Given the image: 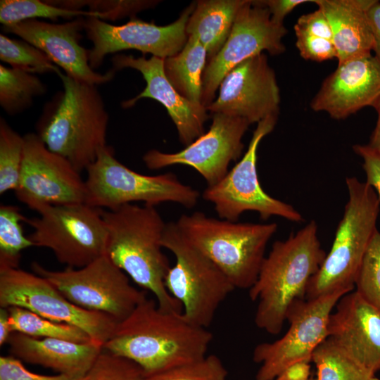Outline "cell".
<instances>
[{
  "label": "cell",
  "mask_w": 380,
  "mask_h": 380,
  "mask_svg": "<svg viewBox=\"0 0 380 380\" xmlns=\"http://www.w3.org/2000/svg\"><path fill=\"white\" fill-rule=\"evenodd\" d=\"M79 17L97 18V14L87 11L62 8L51 5L46 1L1 0L0 1V23L3 26L29 19L46 18L56 20L63 18L70 20Z\"/></svg>",
  "instance_id": "obj_31"
},
{
  "label": "cell",
  "mask_w": 380,
  "mask_h": 380,
  "mask_svg": "<svg viewBox=\"0 0 380 380\" xmlns=\"http://www.w3.org/2000/svg\"><path fill=\"white\" fill-rule=\"evenodd\" d=\"M219 89L217 98L206 107L212 114L241 118L250 125L279 115L280 91L274 70L264 53L232 69Z\"/></svg>",
  "instance_id": "obj_18"
},
{
  "label": "cell",
  "mask_w": 380,
  "mask_h": 380,
  "mask_svg": "<svg viewBox=\"0 0 380 380\" xmlns=\"http://www.w3.org/2000/svg\"><path fill=\"white\" fill-rule=\"evenodd\" d=\"M63 84L38 120L36 134L46 147L81 173L106 146L109 115L96 86L75 80L61 70Z\"/></svg>",
  "instance_id": "obj_4"
},
{
  "label": "cell",
  "mask_w": 380,
  "mask_h": 380,
  "mask_svg": "<svg viewBox=\"0 0 380 380\" xmlns=\"http://www.w3.org/2000/svg\"><path fill=\"white\" fill-rule=\"evenodd\" d=\"M348 201L330 251L308 286L314 299L340 290L353 291L366 252L378 231L380 200L367 182L347 177Z\"/></svg>",
  "instance_id": "obj_5"
},
{
  "label": "cell",
  "mask_w": 380,
  "mask_h": 380,
  "mask_svg": "<svg viewBox=\"0 0 380 380\" xmlns=\"http://www.w3.org/2000/svg\"><path fill=\"white\" fill-rule=\"evenodd\" d=\"M46 89L35 74L0 65V106L7 114L15 115L27 110Z\"/></svg>",
  "instance_id": "obj_27"
},
{
  "label": "cell",
  "mask_w": 380,
  "mask_h": 380,
  "mask_svg": "<svg viewBox=\"0 0 380 380\" xmlns=\"http://www.w3.org/2000/svg\"><path fill=\"white\" fill-rule=\"evenodd\" d=\"M310 374L309 362H299L286 367L275 380H308Z\"/></svg>",
  "instance_id": "obj_44"
},
{
  "label": "cell",
  "mask_w": 380,
  "mask_h": 380,
  "mask_svg": "<svg viewBox=\"0 0 380 380\" xmlns=\"http://www.w3.org/2000/svg\"><path fill=\"white\" fill-rule=\"evenodd\" d=\"M162 246L175 258L165 278L169 293L182 306L190 323L206 328L227 297L236 289L226 274L183 234L176 222L166 223Z\"/></svg>",
  "instance_id": "obj_7"
},
{
  "label": "cell",
  "mask_w": 380,
  "mask_h": 380,
  "mask_svg": "<svg viewBox=\"0 0 380 380\" xmlns=\"http://www.w3.org/2000/svg\"><path fill=\"white\" fill-rule=\"evenodd\" d=\"M207 58V51L200 41L189 36L179 53L164 59L165 74L171 84L182 96L197 105H202V79Z\"/></svg>",
  "instance_id": "obj_26"
},
{
  "label": "cell",
  "mask_w": 380,
  "mask_h": 380,
  "mask_svg": "<svg viewBox=\"0 0 380 380\" xmlns=\"http://www.w3.org/2000/svg\"><path fill=\"white\" fill-rule=\"evenodd\" d=\"M85 18L79 17L63 23H51L29 19L2 26L4 32L20 37L42 51L68 76L89 84L111 81L115 71L99 73L89 65L88 50L80 44Z\"/></svg>",
  "instance_id": "obj_19"
},
{
  "label": "cell",
  "mask_w": 380,
  "mask_h": 380,
  "mask_svg": "<svg viewBox=\"0 0 380 380\" xmlns=\"http://www.w3.org/2000/svg\"><path fill=\"white\" fill-rule=\"evenodd\" d=\"M111 63L115 71L127 68L137 70L146 82L145 89L137 96L122 103L123 108L132 107L144 98L160 102L174 122L180 141L186 146L204 133V123L208 117L206 108L191 103L175 89L165 74L163 58L115 54Z\"/></svg>",
  "instance_id": "obj_21"
},
{
  "label": "cell",
  "mask_w": 380,
  "mask_h": 380,
  "mask_svg": "<svg viewBox=\"0 0 380 380\" xmlns=\"http://www.w3.org/2000/svg\"><path fill=\"white\" fill-rule=\"evenodd\" d=\"M0 306L23 308L50 320L74 325L103 346L119 323L108 315L73 304L44 277L20 268L0 270Z\"/></svg>",
  "instance_id": "obj_12"
},
{
  "label": "cell",
  "mask_w": 380,
  "mask_h": 380,
  "mask_svg": "<svg viewBox=\"0 0 380 380\" xmlns=\"http://www.w3.org/2000/svg\"><path fill=\"white\" fill-rule=\"evenodd\" d=\"M0 60L11 68L32 74L57 72L60 70L40 49L21 39L0 34Z\"/></svg>",
  "instance_id": "obj_33"
},
{
  "label": "cell",
  "mask_w": 380,
  "mask_h": 380,
  "mask_svg": "<svg viewBox=\"0 0 380 380\" xmlns=\"http://www.w3.org/2000/svg\"><path fill=\"white\" fill-rule=\"evenodd\" d=\"M246 0H205L196 2L186 32L196 37L205 47L210 60L222 49L231 32L235 18Z\"/></svg>",
  "instance_id": "obj_25"
},
{
  "label": "cell",
  "mask_w": 380,
  "mask_h": 380,
  "mask_svg": "<svg viewBox=\"0 0 380 380\" xmlns=\"http://www.w3.org/2000/svg\"><path fill=\"white\" fill-rule=\"evenodd\" d=\"M26 217L18 207L1 204L0 206V270L18 268L23 250L34 246L24 235L22 222Z\"/></svg>",
  "instance_id": "obj_30"
},
{
  "label": "cell",
  "mask_w": 380,
  "mask_h": 380,
  "mask_svg": "<svg viewBox=\"0 0 380 380\" xmlns=\"http://www.w3.org/2000/svg\"><path fill=\"white\" fill-rule=\"evenodd\" d=\"M380 97V61L372 54L338 63L310 102L315 112L343 120Z\"/></svg>",
  "instance_id": "obj_20"
},
{
  "label": "cell",
  "mask_w": 380,
  "mask_h": 380,
  "mask_svg": "<svg viewBox=\"0 0 380 380\" xmlns=\"http://www.w3.org/2000/svg\"><path fill=\"white\" fill-rule=\"evenodd\" d=\"M357 291L380 313V232L374 234L355 283Z\"/></svg>",
  "instance_id": "obj_37"
},
{
  "label": "cell",
  "mask_w": 380,
  "mask_h": 380,
  "mask_svg": "<svg viewBox=\"0 0 380 380\" xmlns=\"http://www.w3.org/2000/svg\"><path fill=\"white\" fill-rule=\"evenodd\" d=\"M7 343L11 355L18 359L52 369L75 380L89 371L103 348L94 341L77 343L38 338L19 332H13Z\"/></svg>",
  "instance_id": "obj_23"
},
{
  "label": "cell",
  "mask_w": 380,
  "mask_h": 380,
  "mask_svg": "<svg viewBox=\"0 0 380 380\" xmlns=\"http://www.w3.org/2000/svg\"><path fill=\"white\" fill-rule=\"evenodd\" d=\"M213 338L182 313L164 311L146 297L118 323L103 349L134 361L148 376L203 358Z\"/></svg>",
  "instance_id": "obj_1"
},
{
  "label": "cell",
  "mask_w": 380,
  "mask_h": 380,
  "mask_svg": "<svg viewBox=\"0 0 380 380\" xmlns=\"http://www.w3.org/2000/svg\"><path fill=\"white\" fill-rule=\"evenodd\" d=\"M331 312L328 337L365 369L380 370V313L357 291L342 296Z\"/></svg>",
  "instance_id": "obj_22"
},
{
  "label": "cell",
  "mask_w": 380,
  "mask_h": 380,
  "mask_svg": "<svg viewBox=\"0 0 380 380\" xmlns=\"http://www.w3.org/2000/svg\"><path fill=\"white\" fill-rule=\"evenodd\" d=\"M294 31L324 38L333 42L332 31L329 22L323 11L319 7L312 12L300 15L294 25Z\"/></svg>",
  "instance_id": "obj_40"
},
{
  "label": "cell",
  "mask_w": 380,
  "mask_h": 380,
  "mask_svg": "<svg viewBox=\"0 0 380 380\" xmlns=\"http://www.w3.org/2000/svg\"><path fill=\"white\" fill-rule=\"evenodd\" d=\"M86 171L85 203L97 208L113 209L134 202L152 206L173 202L192 208L200 196L172 172L146 175L129 169L108 145L100 149Z\"/></svg>",
  "instance_id": "obj_8"
},
{
  "label": "cell",
  "mask_w": 380,
  "mask_h": 380,
  "mask_svg": "<svg viewBox=\"0 0 380 380\" xmlns=\"http://www.w3.org/2000/svg\"><path fill=\"white\" fill-rule=\"evenodd\" d=\"M374 0H314L331 27L338 63L372 54L374 38L367 10Z\"/></svg>",
  "instance_id": "obj_24"
},
{
  "label": "cell",
  "mask_w": 380,
  "mask_h": 380,
  "mask_svg": "<svg viewBox=\"0 0 380 380\" xmlns=\"http://www.w3.org/2000/svg\"><path fill=\"white\" fill-rule=\"evenodd\" d=\"M186 238L211 260L235 289H250L265 258L267 245L277 230L275 222H238L196 211L176 222Z\"/></svg>",
  "instance_id": "obj_6"
},
{
  "label": "cell",
  "mask_w": 380,
  "mask_h": 380,
  "mask_svg": "<svg viewBox=\"0 0 380 380\" xmlns=\"http://www.w3.org/2000/svg\"><path fill=\"white\" fill-rule=\"evenodd\" d=\"M7 308L13 332L38 338H60L77 343L93 341L84 331L74 325L50 320L23 308Z\"/></svg>",
  "instance_id": "obj_28"
},
{
  "label": "cell",
  "mask_w": 380,
  "mask_h": 380,
  "mask_svg": "<svg viewBox=\"0 0 380 380\" xmlns=\"http://www.w3.org/2000/svg\"><path fill=\"white\" fill-rule=\"evenodd\" d=\"M374 108L377 113V119L367 144L370 147L380 151V97Z\"/></svg>",
  "instance_id": "obj_46"
},
{
  "label": "cell",
  "mask_w": 380,
  "mask_h": 380,
  "mask_svg": "<svg viewBox=\"0 0 380 380\" xmlns=\"http://www.w3.org/2000/svg\"><path fill=\"white\" fill-rule=\"evenodd\" d=\"M249 125L243 118L214 113L208 131L184 149L172 153L151 149L144 155L143 161L150 170L187 165L203 177L208 186L215 185L228 172L230 163L241 156L242 138Z\"/></svg>",
  "instance_id": "obj_17"
},
{
  "label": "cell",
  "mask_w": 380,
  "mask_h": 380,
  "mask_svg": "<svg viewBox=\"0 0 380 380\" xmlns=\"http://www.w3.org/2000/svg\"><path fill=\"white\" fill-rule=\"evenodd\" d=\"M258 2L268 9L274 23L284 25L285 17L295 8L305 3H314V0H262Z\"/></svg>",
  "instance_id": "obj_42"
},
{
  "label": "cell",
  "mask_w": 380,
  "mask_h": 380,
  "mask_svg": "<svg viewBox=\"0 0 380 380\" xmlns=\"http://www.w3.org/2000/svg\"><path fill=\"white\" fill-rule=\"evenodd\" d=\"M371 380H380V379L374 376Z\"/></svg>",
  "instance_id": "obj_47"
},
{
  "label": "cell",
  "mask_w": 380,
  "mask_h": 380,
  "mask_svg": "<svg viewBox=\"0 0 380 380\" xmlns=\"http://www.w3.org/2000/svg\"><path fill=\"white\" fill-rule=\"evenodd\" d=\"M7 308H0V346L7 343L13 333Z\"/></svg>",
  "instance_id": "obj_45"
},
{
  "label": "cell",
  "mask_w": 380,
  "mask_h": 380,
  "mask_svg": "<svg viewBox=\"0 0 380 380\" xmlns=\"http://www.w3.org/2000/svg\"><path fill=\"white\" fill-rule=\"evenodd\" d=\"M284 25L274 23L268 9L258 1L246 0L239 11L231 32L219 52L207 63L202 79L201 103L214 100L225 75L241 62L267 51L279 55L286 51Z\"/></svg>",
  "instance_id": "obj_14"
},
{
  "label": "cell",
  "mask_w": 380,
  "mask_h": 380,
  "mask_svg": "<svg viewBox=\"0 0 380 380\" xmlns=\"http://www.w3.org/2000/svg\"><path fill=\"white\" fill-rule=\"evenodd\" d=\"M228 372L221 360L209 355L146 377L145 380H227Z\"/></svg>",
  "instance_id": "obj_36"
},
{
  "label": "cell",
  "mask_w": 380,
  "mask_h": 380,
  "mask_svg": "<svg viewBox=\"0 0 380 380\" xmlns=\"http://www.w3.org/2000/svg\"><path fill=\"white\" fill-rule=\"evenodd\" d=\"M312 361L317 370V380H371L375 376L357 363L329 338L315 350Z\"/></svg>",
  "instance_id": "obj_29"
},
{
  "label": "cell",
  "mask_w": 380,
  "mask_h": 380,
  "mask_svg": "<svg viewBox=\"0 0 380 380\" xmlns=\"http://www.w3.org/2000/svg\"><path fill=\"white\" fill-rule=\"evenodd\" d=\"M308 380H317V379H315V378L311 377V378H310Z\"/></svg>",
  "instance_id": "obj_48"
},
{
  "label": "cell",
  "mask_w": 380,
  "mask_h": 380,
  "mask_svg": "<svg viewBox=\"0 0 380 380\" xmlns=\"http://www.w3.org/2000/svg\"><path fill=\"white\" fill-rule=\"evenodd\" d=\"M26 219L34 246L50 249L61 264L80 268L106 254L108 232L102 209L87 203L46 207Z\"/></svg>",
  "instance_id": "obj_9"
},
{
  "label": "cell",
  "mask_w": 380,
  "mask_h": 380,
  "mask_svg": "<svg viewBox=\"0 0 380 380\" xmlns=\"http://www.w3.org/2000/svg\"><path fill=\"white\" fill-rule=\"evenodd\" d=\"M32 269L73 304L108 315L118 322L146 298V292L134 287L128 276L106 254L80 268L53 271L33 262Z\"/></svg>",
  "instance_id": "obj_10"
},
{
  "label": "cell",
  "mask_w": 380,
  "mask_h": 380,
  "mask_svg": "<svg viewBox=\"0 0 380 380\" xmlns=\"http://www.w3.org/2000/svg\"><path fill=\"white\" fill-rule=\"evenodd\" d=\"M195 6L196 3H191L178 19L163 26L135 18L120 25L96 18H85L84 31L92 43L88 50L90 66L94 70L108 54L129 49L163 59L177 54L188 39L186 26Z\"/></svg>",
  "instance_id": "obj_16"
},
{
  "label": "cell",
  "mask_w": 380,
  "mask_h": 380,
  "mask_svg": "<svg viewBox=\"0 0 380 380\" xmlns=\"http://www.w3.org/2000/svg\"><path fill=\"white\" fill-rule=\"evenodd\" d=\"M0 380H75L68 376L43 375L26 369L21 360L13 355L0 357Z\"/></svg>",
  "instance_id": "obj_39"
},
{
  "label": "cell",
  "mask_w": 380,
  "mask_h": 380,
  "mask_svg": "<svg viewBox=\"0 0 380 380\" xmlns=\"http://www.w3.org/2000/svg\"><path fill=\"white\" fill-rule=\"evenodd\" d=\"M24 137L17 198L37 211L51 205L84 203L85 180L63 157L50 151L34 132Z\"/></svg>",
  "instance_id": "obj_15"
},
{
  "label": "cell",
  "mask_w": 380,
  "mask_h": 380,
  "mask_svg": "<svg viewBox=\"0 0 380 380\" xmlns=\"http://www.w3.org/2000/svg\"><path fill=\"white\" fill-rule=\"evenodd\" d=\"M108 232L106 255L134 282L151 292L159 308L182 313L165 286L171 267L162 249L166 222L155 206L125 204L103 210Z\"/></svg>",
  "instance_id": "obj_3"
},
{
  "label": "cell",
  "mask_w": 380,
  "mask_h": 380,
  "mask_svg": "<svg viewBox=\"0 0 380 380\" xmlns=\"http://www.w3.org/2000/svg\"><path fill=\"white\" fill-rule=\"evenodd\" d=\"M326 255L315 220L273 243L249 289L251 300L258 302L254 320L258 328L273 335L280 333L289 308L305 299L309 282Z\"/></svg>",
  "instance_id": "obj_2"
},
{
  "label": "cell",
  "mask_w": 380,
  "mask_h": 380,
  "mask_svg": "<svg viewBox=\"0 0 380 380\" xmlns=\"http://www.w3.org/2000/svg\"><path fill=\"white\" fill-rule=\"evenodd\" d=\"M353 150L362 158L365 182L374 189L380 200V151L368 144H355Z\"/></svg>",
  "instance_id": "obj_41"
},
{
  "label": "cell",
  "mask_w": 380,
  "mask_h": 380,
  "mask_svg": "<svg viewBox=\"0 0 380 380\" xmlns=\"http://www.w3.org/2000/svg\"><path fill=\"white\" fill-rule=\"evenodd\" d=\"M277 119L278 115H270L257 123L241 159L219 182L203 191V198L213 204L220 219L236 222L243 213L253 211L263 220L272 216L293 222L304 220L293 205L266 193L259 181L258 148L262 139L273 131Z\"/></svg>",
  "instance_id": "obj_11"
},
{
  "label": "cell",
  "mask_w": 380,
  "mask_h": 380,
  "mask_svg": "<svg viewBox=\"0 0 380 380\" xmlns=\"http://www.w3.org/2000/svg\"><path fill=\"white\" fill-rule=\"evenodd\" d=\"M350 291L340 290L314 299L298 300L289 308V327L279 339L256 346L253 360L260 364L255 380H275L289 366L312 361L317 346L328 337V324L333 308Z\"/></svg>",
  "instance_id": "obj_13"
},
{
  "label": "cell",
  "mask_w": 380,
  "mask_h": 380,
  "mask_svg": "<svg viewBox=\"0 0 380 380\" xmlns=\"http://www.w3.org/2000/svg\"><path fill=\"white\" fill-rule=\"evenodd\" d=\"M47 3L62 8L72 11H84L96 13L97 18L117 20L127 16L134 18L135 14L153 8L158 1L144 0H46Z\"/></svg>",
  "instance_id": "obj_34"
},
{
  "label": "cell",
  "mask_w": 380,
  "mask_h": 380,
  "mask_svg": "<svg viewBox=\"0 0 380 380\" xmlns=\"http://www.w3.org/2000/svg\"><path fill=\"white\" fill-rule=\"evenodd\" d=\"M367 13L374 38V56L380 61V2L374 0Z\"/></svg>",
  "instance_id": "obj_43"
},
{
  "label": "cell",
  "mask_w": 380,
  "mask_h": 380,
  "mask_svg": "<svg viewBox=\"0 0 380 380\" xmlns=\"http://www.w3.org/2000/svg\"><path fill=\"white\" fill-rule=\"evenodd\" d=\"M296 46L305 60L322 62L336 58V51L332 41L295 32Z\"/></svg>",
  "instance_id": "obj_38"
},
{
  "label": "cell",
  "mask_w": 380,
  "mask_h": 380,
  "mask_svg": "<svg viewBox=\"0 0 380 380\" xmlns=\"http://www.w3.org/2000/svg\"><path fill=\"white\" fill-rule=\"evenodd\" d=\"M24 137L0 118V194L16 189L22 169Z\"/></svg>",
  "instance_id": "obj_32"
},
{
  "label": "cell",
  "mask_w": 380,
  "mask_h": 380,
  "mask_svg": "<svg viewBox=\"0 0 380 380\" xmlns=\"http://www.w3.org/2000/svg\"><path fill=\"white\" fill-rule=\"evenodd\" d=\"M146 377L134 361L103 348L89 371L76 380H145Z\"/></svg>",
  "instance_id": "obj_35"
}]
</instances>
